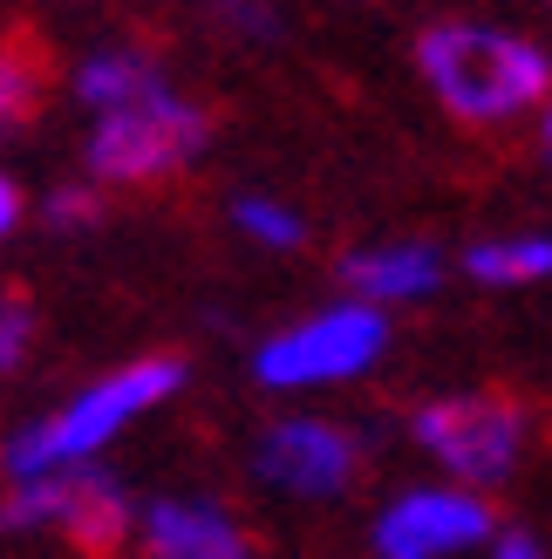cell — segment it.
I'll return each mask as SVG.
<instances>
[{"label":"cell","mask_w":552,"mask_h":559,"mask_svg":"<svg viewBox=\"0 0 552 559\" xmlns=\"http://www.w3.org/2000/svg\"><path fill=\"white\" fill-rule=\"evenodd\" d=\"M341 287L362 307H417L444 287V253L430 239H382V246H355L341 260Z\"/></svg>","instance_id":"10"},{"label":"cell","mask_w":552,"mask_h":559,"mask_svg":"<svg viewBox=\"0 0 552 559\" xmlns=\"http://www.w3.org/2000/svg\"><path fill=\"white\" fill-rule=\"evenodd\" d=\"M89 218H96V191L69 185V191H55V199H48V226H89Z\"/></svg>","instance_id":"17"},{"label":"cell","mask_w":552,"mask_h":559,"mask_svg":"<svg viewBox=\"0 0 552 559\" xmlns=\"http://www.w3.org/2000/svg\"><path fill=\"white\" fill-rule=\"evenodd\" d=\"M35 103H41V75L27 62H14V55H0V136L35 117Z\"/></svg>","instance_id":"15"},{"label":"cell","mask_w":552,"mask_h":559,"mask_svg":"<svg viewBox=\"0 0 552 559\" xmlns=\"http://www.w3.org/2000/svg\"><path fill=\"white\" fill-rule=\"evenodd\" d=\"M545 151H552V109H545Z\"/></svg>","instance_id":"19"},{"label":"cell","mask_w":552,"mask_h":559,"mask_svg":"<svg viewBox=\"0 0 552 559\" xmlns=\"http://www.w3.org/2000/svg\"><path fill=\"white\" fill-rule=\"evenodd\" d=\"M232 226L253 246H266V253H293V246L308 239V218L280 199H232Z\"/></svg>","instance_id":"13"},{"label":"cell","mask_w":552,"mask_h":559,"mask_svg":"<svg viewBox=\"0 0 552 559\" xmlns=\"http://www.w3.org/2000/svg\"><path fill=\"white\" fill-rule=\"evenodd\" d=\"M136 559H260V533L245 525V512L218 491H151L136 498Z\"/></svg>","instance_id":"9"},{"label":"cell","mask_w":552,"mask_h":559,"mask_svg":"<svg viewBox=\"0 0 552 559\" xmlns=\"http://www.w3.org/2000/svg\"><path fill=\"white\" fill-rule=\"evenodd\" d=\"M484 559H552V546H545V533H539V525H526V519H505L499 533H491Z\"/></svg>","instance_id":"16"},{"label":"cell","mask_w":552,"mask_h":559,"mask_svg":"<svg viewBox=\"0 0 552 559\" xmlns=\"http://www.w3.org/2000/svg\"><path fill=\"white\" fill-rule=\"evenodd\" d=\"M0 533L35 546H69L82 559H109L136 533V491L109 464L21 478V485H0Z\"/></svg>","instance_id":"4"},{"label":"cell","mask_w":552,"mask_h":559,"mask_svg":"<svg viewBox=\"0 0 552 559\" xmlns=\"http://www.w3.org/2000/svg\"><path fill=\"white\" fill-rule=\"evenodd\" d=\"M499 525H505L499 498L464 491L451 478H417V485H396L369 512L362 546L369 559H484Z\"/></svg>","instance_id":"7"},{"label":"cell","mask_w":552,"mask_h":559,"mask_svg":"<svg viewBox=\"0 0 552 559\" xmlns=\"http://www.w3.org/2000/svg\"><path fill=\"white\" fill-rule=\"evenodd\" d=\"M245 478L280 506H348L369 478V437L321 409L266 416L245 443Z\"/></svg>","instance_id":"5"},{"label":"cell","mask_w":552,"mask_h":559,"mask_svg":"<svg viewBox=\"0 0 552 559\" xmlns=\"http://www.w3.org/2000/svg\"><path fill=\"white\" fill-rule=\"evenodd\" d=\"M35 355V307L14 287H0V376H21Z\"/></svg>","instance_id":"14"},{"label":"cell","mask_w":552,"mask_h":559,"mask_svg":"<svg viewBox=\"0 0 552 559\" xmlns=\"http://www.w3.org/2000/svg\"><path fill=\"white\" fill-rule=\"evenodd\" d=\"M205 109L184 103L171 90H157L151 103H130V109H109L89 130V178L96 185H157L184 171L191 157L205 151Z\"/></svg>","instance_id":"8"},{"label":"cell","mask_w":552,"mask_h":559,"mask_svg":"<svg viewBox=\"0 0 552 559\" xmlns=\"http://www.w3.org/2000/svg\"><path fill=\"white\" fill-rule=\"evenodd\" d=\"M389 355V314L362 300H335L300 314L293 328H273L253 348V382L273 396H314V389H348Z\"/></svg>","instance_id":"6"},{"label":"cell","mask_w":552,"mask_h":559,"mask_svg":"<svg viewBox=\"0 0 552 559\" xmlns=\"http://www.w3.org/2000/svg\"><path fill=\"white\" fill-rule=\"evenodd\" d=\"M403 437L436 478L499 498L505 485L526 478L539 451V409L518 389H444L409 409Z\"/></svg>","instance_id":"2"},{"label":"cell","mask_w":552,"mask_h":559,"mask_svg":"<svg viewBox=\"0 0 552 559\" xmlns=\"http://www.w3.org/2000/svg\"><path fill=\"white\" fill-rule=\"evenodd\" d=\"M184 382H191L184 355H136L123 369H103L96 382L69 389L55 409L27 416V424H14L0 437V485L48 478V471H75V464H103L109 443H123L144 416H157Z\"/></svg>","instance_id":"1"},{"label":"cell","mask_w":552,"mask_h":559,"mask_svg":"<svg viewBox=\"0 0 552 559\" xmlns=\"http://www.w3.org/2000/svg\"><path fill=\"white\" fill-rule=\"evenodd\" d=\"M164 82L151 75V62H136V55H96V62H82L75 75V96L96 103V117L109 109H130V103H151Z\"/></svg>","instance_id":"12"},{"label":"cell","mask_w":552,"mask_h":559,"mask_svg":"<svg viewBox=\"0 0 552 559\" xmlns=\"http://www.w3.org/2000/svg\"><path fill=\"white\" fill-rule=\"evenodd\" d=\"M417 69L436 90V103L464 123H505L518 117L526 103L552 96V62L518 41L499 35V27H478V21H436L423 27L417 41Z\"/></svg>","instance_id":"3"},{"label":"cell","mask_w":552,"mask_h":559,"mask_svg":"<svg viewBox=\"0 0 552 559\" xmlns=\"http://www.w3.org/2000/svg\"><path fill=\"white\" fill-rule=\"evenodd\" d=\"M464 273L478 287H539L552 280V239L545 233H512V239H478L464 253Z\"/></svg>","instance_id":"11"},{"label":"cell","mask_w":552,"mask_h":559,"mask_svg":"<svg viewBox=\"0 0 552 559\" xmlns=\"http://www.w3.org/2000/svg\"><path fill=\"white\" fill-rule=\"evenodd\" d=\"M14 226H21V191H14V178H0V239Z\"/></svg>","instance_id":"18"}]
</instances>
